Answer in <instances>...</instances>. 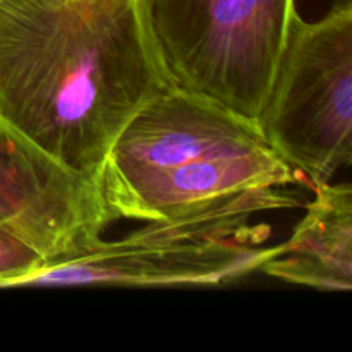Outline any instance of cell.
Masks as SVG:
<instances>
[{
	"label": "cell",
	"instance_id": "6da1fadb",
	"mask_svg": "<svg viewBox=\"0 0 352 352\" xmlns=\"http://www.w3.org/2000/svg\"><path fill=\"white\" fill-rule=\"evenodd\" d=\"M165 88L143 0H0V122L72 174Z\"/></svg>",
	"mask_w": 352,
	"mask_h": 352
},
{
	"label": "cell",
	"instance_id": "7a4b0ae2",
	"mask_svg": "<svg viewBox=\"0 0 352 352\" xmlns=\"http://www.w3.org/2000/svg\"><path fill=\"white\" fill-rule=\"evenodd\" d=\"M294 206L296 196L282 188L217 196L175 215L146 220L116 241L100 239L67 258L43 261L12 287L220 285L260 270L274 254V248H263L272 226L256 215Z\"/></svg>",
	"mask_w": 352,
	"mask_h": 352
},
{
	"label": "cell",
	"instance_id": "3957f363",
	"mask_svg": "<svg viewBox=\"0 0 352 352\" xmlns=\"http://www.w3.org/2000/svg\"><path fill=\"white\" fill-rule=\"evenodd\" d=\"M153 55L168 88L260 127L294 0H143Z\"/></svg>",
	"mask_w": 352,
	"mask_h": 352
},
{
	"label": "cell",
	"instance_id": "277c9868",
	"mask_svg": "<svg viewBox=\"0 0 352 352\" xmlns=\"http://www.w3.org/2000/svg\"><path fill=\"white\" fill-rule=\"evenodd\" d=\"M260 131L306 186L332 182L352 160V2L292 21Z\"/></svg>",
	"mask_w": 352,
	"mask_h": 352
},
{
	"label": "cell",
	"instance_id": "5b68a950",
	"mask_svg": "<svg viewBox=\"0 0 352 352\" xmlns=\"http://www.w3.org/2000/svg\"><path fill=\"white\" fill-rule=\"evenodd\" d=\"M112 222L95 182L55 164L0 122L2 229L54 261L98 243Z\"/></svg>",
	"mask_w": 352,
	"mask_h": 352
},
{
	"label": "cell",
	"instance_id": "8992f818",
	"mask_svg": "<svg viewBox=\"0 0 352 352\" xmlns=\"http://www.w3.org/2000/svg\"><path fill=\"white\" fill-rule=\"evenodd\" d=\"M267 150L272 148L260 127L198 96L165 88L122 127L107 155L98 186L210 157Z\"/></svg>",
	"mask_w": 352,
	"mask_h": 352
},
{
	"label": "cell",
	"instance_id": "52a82bcc",
	"mask_svg": "<svg viewBox=\"0 0 352 352\" xmlns=\"http://www.w3.org/2000/svg\"><path fill=\"white\" fill-rule=\"evenodd\" d=\"M306 181L274 150L210 157L167 170L150 172L100 188L116 219L155 220L175 215L198 201L251 188H284Z\"/></svg>",
	"mask_w": 352,
	"mask_h": 352
},
{
	"label": "cell",
	"instance_id": "ba28073f",
	"mask_svg": "<svg viewBox=\"0 0 352 352\" xmlns=\"http://www.w3.org/2000/svg\"><path fill=\"white\" fill-rule=\"evenodd\" d=\"M313 201L292 236L263 261L261 272L291 284L330 292L352 287V188L315 186Z\"/></svg>",
	"mask_w": 352,
	"mask_h": 352
},
{
	"label": "cell",
	"instance_id": "9c48e42d",
	"mask_svg": "<svg viewBox=\"0 0 352 352\" xmlns=\"http://www.w3.org/2000/svg\"><path fill=\"white\" fill-rule=\"evenodd\" d=\"M43 261L26 241L0 227V289H10L17 278L36 270Z\"/></svg>",
	"mask_w": 352,
	"mask_h": 352
}]
</instances>
